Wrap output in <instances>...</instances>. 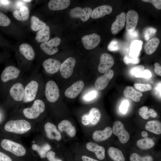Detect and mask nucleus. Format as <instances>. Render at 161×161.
<instances>
[{
  "mask_svg": "<svg viewBox=\"0 0 161 161\" xmlns=\"http://www.w3.org/2000/svg\"><path fill=\"white\" fill-rule=\"evenodd\" d=\"M31 125L28 121L24 120H10L6 123L4 129L7 131L22 134L30 129Z\"/></svg>",
  "mask_w": 161,
  "mask_h": 161,
  "instance_id": "1",
  "label": "nucleus"
},
{
  "mask_svg": "<svg viewBox=\"0 0 161 161\" xmlns=\"http://www.w3.org/2000/svg\"><path fill=\"white\" fill-rule=\"evenodd\" d=\"M1 145L5 150L18 157L23 156L26 153L25 148L22 145L9 139L3 140Z\"/></svg>",
  "mask_w": 161,
  "mask_h": 161,
  "instance_id": "2",
  "label": "nucleus"
},
{
  "mask_svg": "<svg viewBox=\"0 0 161 161\" xmlns=\"http://www.w3.org/2000/svg\"><path fill=\"white\" fill-rule=\"evenodd\" d=\"M44 103L41 100L37 99L34 102L32 106L30 108H26L23 110L25 116L29 119H34L38 117L45 109Z\"/></svg>",
  "mask_w": 161,
  "mask_h": 161,
  "instance_id": "3",
  "label": "nucleus"
},
{
  "mask_svg": "<svg viewBox=\"0 0 161 161\" xmlns=\"http://www.w3.org/2000/svg\"><path fill=\"white\" fill-rule=\"evenodd\" d=\"M101 113L97 108H92L87 114H83L81 117L82 123L85 126H94L100 121Z\"/></svg>",
  "mask_w": 161,
  "mask_h": 161,
  "instance_id": "4",
  "label": "nucleus"
},
{
  "mask_svg": "<svg viewBox=\"0 0 161 161\" xmlns=\"http://www.w3.org/2000/svg\"><path fill=\"white\" fill-rule=\"evenodd\" d=\"M45 95L47 99L50 102H55L58 99L59 97V89L54 81L51 80L47 83Z\"/></svg>",
  "mask_w": 161,
  "mask_h": 161,
  "instance_id": "5",
  "label": "nucleus"
},
{
  "mask_svg": "<svg viewBox=\"0 0 161 161\" xmlns=\"http://www.w3.org/2000/svg\"><path fill=\"white\" fill-rule=\"evenodd\" d=\"M112 132L117 136L120 142L124 144L127 143L130 138L129 133L125 129L123 124L120 121H115L113 123Z\"/></svg>",
  "mask_w": 161,
  "mask_h": 161,
  "instance_id": "6",
  "label": "nucleus"
},
{
  "mask_svg": "<svg viewBox=\"0 0 161 161\" xmlns=\"http://www.w3.org/2000/svg\"><path fill=\"white\" fill-rule=\"evenodd\" d=\"M61 41L60 38L55 37L41 43L40 47L41 49L47 54L53 55L58 51L57 47L60 44Z\"/></svg>",
  "mask_w": 161,
  "mask_h": 161,
  "instance_id": "7",
  "label": "nucleus"
},
{
  "mask_svg": "<svg viewBox=\"0 0 161 161\" xmlns=\"http://www.w3.org/2000/svg\"><path fill=\"white\" fill-rule=\"evenodd\" d=\"M76 64L75 59L69 57L61 64L60 71L61 76L65 79L69 78L72 75Z\"/></svg>",
  "mask_w": 161,
  "mask_h": 161,
  "instance_id": "8",
  "label": "nucleus"
},
{
  "mask_svg": "<svg viewBox=\"0 0 161 161\" xmlns=\"http://www.w3.org/2000/svg\"><path fill=\"white\" fill-rule=\"evenodd\" d=\"M38 84L35 80H32L24 88V96L23 99L24 102H28L34 100L38 91Z\"/></svg>",
  "mask_w": 161,
  "mask_h": 161,
  "instance_id": "9",
  "label": "nucleus"
},
{
  "mask_svg": "<svg viewBox=\"0 0 161 161\" xmlns=\"http://www.w3.org/2000/svg\"><path fill=\"white\" fill-rule=\"evenodd\" d=\"M92 11V9L90 7L82 8L77 7L71 9L69 14L72 18H79L83 21H86L89 18Z\"/></svg>",
  "mask_w": 161,
  "mask_h": 161,
  "instance_id": "10",
  "label": "nucleus"
},
{
  "mask_svg": "<svg viewBox=\"0 0 161 161\" xmlns=\"http://www.w3.org/2000/svg\"><path fill=\"white\" fill-rule=\"evenodd\" d=\"M100 36L95 33L83 36L81 39L83 45L87 50L92 49L97 47L100 43Z\"/></svg>",
  "mask_w": 161,
  "mask_h": 161,
  "instance_id": "11",
  "label": "nucleus"
},
{
  "mask_svg": "<svg viewBox=\"0 0 161 161\" xmlns=\"http://www.w3.org/2000/svg\"><path fill=\"white\" fill-rule=\"evenodd\" d=\"M112 56L109 54L104 53L101 55L98 70L101 73H105L109 70L114 64Z\"/></svg>",
  "mask_w": 161,
  "mask_h": 161,
  "instance_id": "12",
  "label": "nucleus"
},
{
  "mask_svg": "<svg viewBox=\"0 0 161 161\" xmlns=\"http://www.w3.org/2000/svg\"><path fill=\"white\" fill-rule=\"evenodd\" d=\"M114 75L113 71L110 69L96 80L95 86L96 88L99 90H103L107 86L110 80Z\"/></svg>",
  "mask_w": 161,
  "mask_h": 161,
  "instance_id": "13",
  "label": "nucleus"
},
{
  "mask_svg": "<svg viewBox=\"0 0 161 161\" xmlns=\"http://www.w3.org/2000/svg\"><path fill=\"white\" fill-rule=\"evenodd\" d=\"M84 86V83L83 81L78 80L65 90L64 95L68 98H75L80 93Z\"/></svg>",
  "mask_w": 161,
  "mask_h": 161,
  "instance_id": "14",
  "label": "nucleus"
},
{
  "mask_svg": "<svg viewBox=\"0 0 161 161\" xmlns=\"http://www.w3.org/2000/svg\"><path fill=\"white\" fill-rule=\"evenodd\" d=\"M138 19V14L136 11L130 10L127 12L126 15V29L128 32H131L135 30Z\"/></svg>",
  "mask_w": 161,
  "mask_h": 161,
  "instance_id": "15",
  "label": "nucleus"
},
{
  "mask_svg": "<svg viewBox=\"0 0 161 161\" xmlns=\"http://www.w3.org/2000/svg\"><path fill=\"white\" fill-rule=\"evenodd\" d=\"M20 72V70L14 66H7L2 72L1 80L3 82H5L15 79L18 76Z\"/></svg>",
  "mask_w": 161,
  "mask_h": 161,
  "instance_id": "16",
  "label": "nucleus"
},
{
  "mask_svg": "<svg viewBox=\"0 0 161 161\" xmlns=\"http://www.w3.org/2000/svg\"><path fill=\"white\" fill-rule=\"evenodd\" d=\"M61 63L56 59L49 58L45 60L43 66L47 73L54 74L57 72L60 69Z\"/></svg>",
  "mask_w": 161,
  "mask_h": 161,
  "instance_id": "17",
  "label": "nucleus"
},
{
  "mask_svg": "<svg viewBox=\"0 0 161 161\" xmlns=\"http://www.w3.org/2000/svg\"><path fill=\"white\" fill-rule=\"evenodd\" d=\"M44 130L47 137L49 139L60 140L62 138L59 131L56 126L50 122H47L44 126Z\"/></svg>",
  "mask_w": 161,
  "mask_h": 161,
  "instance_id": "18",
  "label": "nucleus"
},
{
  "mask_svg": "<svg viewBox=\"0 0 161 161\" xmlns=\"http://www.w3.org/2000/svg\"><path fill=\"white\" fill-rule=\"evenodd\" d=\"M125 13L122 12L116 17L115 20L112 24L111 31L113 35H116L124 27L126 21Z\"/></svg>",
  "mask_w": 161,
  "mask_h": 161,
  "instance_id": "19",
  "label": "nucleus"
},
{
  "mask_svg": "<svg viewBox=\"0 0 161 161\" xmlns=\"http://www.w3.org/2000/svg\"><path fill=\"white\" fill-rule=\"evenodd\" d=\"M24 88L21 83H18L14 84L11 88L10 93L13 99L17 101H21L23 98Z\"/></svg>",
  "mask_w": 161,
  "mask_h": 161,
  "instance_id": "20",
  "label": "nucleus"
},
{
  "mask_svg": "<svg viewBox=\"0 0 161 161\" xmlns=\"http://www.w3.org/2000/svg\"><path fill=\"white\" fill-rule=\"evenodd\" d=\"M112 128L108 126L103 130L95 131L92 134V138L96 142H101L108 139L112 135Z\"/></svg>",
  "mask_w": 161,
  "mask_h": 161,
  "instance_id": "21",
  "label": "nucleus"
},
{
  "mask_svg": "<svg viewBox=\"0 0 161 161\" xmlns=\"http://www.w3.org/2000/svg\"><path fill=\"white\" fill-rule=\"evenodd\" d=\"M58 129L60 132L65 131L71 137H74L76 134L75 127L69 121L67 120L61 121L58 125Z\"/></svg>",
  "mask_w": 161,
  "mask_h": 161,
  "instance_id": "22",
  "label": "nucleus"
},
{
  "mask_svg": "<svg viewBox=\"0 0 161 161\" xmlns=\"http://www.w3.org/2000/svg\"><path fill=\"white\" fill-rule=\"evenodd\" d=\"M112 11V7L109 5H105L98 6L92 11L91 17L93 19L100 18L110 14Z\"/></svg>",
  "mask_w": 161,
  "mask_h": 161,
  "instance_id": "23",
  "label": "nucleus"
},
{
  "mask_svg": "<svg viewBox=\"0 0 161 161\" xmlns=\"http://www.w3.org/2000/svg\"><path fill=\"white\" fill-rule=\"evenodd\" d=\"M86 147L89 151L94 152L98 159L103 160L104 159L105 149L103 146L94 142H89L86 144Z\"/></svg>",
  "mask_w": 161,
  "mask_h": 161,
  "instance_id": "24",
  "label": "nucleus"
},
{
  "mask_svg": "<svg viewBox=\"0 0 161 161\" xmlns=\"http://www.w3.org/2000/svg\"><path fill=\"white\" fill-rule=\"evenodd\" d=\"M69 0H51L48 3V6L52 10H58L64 9L69 6Z\"/></svg>",
  "mask_w": 161,
  "mask_h": 161,
  "instance_id": "25",
  "label": "nucleus"
},
{
  "mask_svg": "<svg viewBox=\"0 0 161 161\" xmlns=\"http://www.w3.org/2000/svg\"><path fill=\"white\" fill-rule=\"evenodd\" d=\"M123 94L126 97L130 98L135 102H139L140 100V97L143 96V94L141 92L136 90L130 86L125 88Z\"/></svg>",
  "mask_w": 161,
  "mask_h": 161,
  "instance_id": "26",
  "label": "nucleus"
},
{
  "mask_svg": "<svg viewBox=\"0 0 161 161\" xmlns=\"http://www.w3.org/2000/svg\"><path fill=\"white\" fill-rule=\"evenodd\" d=\"M19 50L21 54L27 60H32L35 56L34 51L32 47L27 43L20 45Z\"/></svg>",
  "mask_w": 161,
  "mask_h": 161,
  "instance_id": "27",
  "label": "nucleus"
},
{
  "mask_svg": "<svg viewBox=\"0 0 161 161\" xmlns=\"http://www.w3.org/2000/svg\"><path fill=\"white\" fill-rule=\"evenodd\" d=\"M159 39L156 37L150 40L144 46L146 53L149 55L153 54L156 50L160 43Z\"/></svg>",
  "mask_w": 161,
  "mask_h": 161,
  "instance_id": "28",
  "label": "nucleus"
},
{
  "mask_svg": "<svg viewBox=\"0 0 161 161\" xmlns=\"http://www.w3.org/2000/svg\"><path fill=\"white\" fill-rule=\"evenodd\" d=\"M50 37V28L46 25L37 32L35 39L38 43L44 42L49 40Z\"/></svg>",
  "mask_w": 161,
  "mask_h": 161,
  "instance_id": "29",
  "label": "nucleus"
},
{
  "mask_svg": "<svg viewBox=\"0 0 161 161\" xmlns=\"http://www.w3.org/2000/svg\"><path fill=\"white\" fill-rule=\"evenodd\" d=\"M145 129L147 131L155 134L159 135L161 134V123L157 120H150L146 123Z\"/></svg>",
  "mask_w": 161,
  "mask_h": 161,
  "instance_id": "30",
  "label": "nucleus"
},
{
  "mask_svg": "<svg viewBox=\"0 0 161 161\" xmlns=\"http://www.w3.org/2000/svg\"><path fill=\"white\" fill-rule=\"evenodd\" d=\"M143 44L141 40H136L133 41L130 45L129 56L132 57H138Z\"/></svg>",
  "mask_w": 161,
  "mask_h": 161,
  "instance_id": "31",
  "label": "nucleus"
},
{
  "mask_svg": "<svg viewBox=\"0 0 161 161\" xmlns=\"http://www.w3.org/2000/svg\"><path fill=\"white\" fill-rule=\"evenodd\" d=\"M108 154L114 161H125V158L122 152L118 149L113 147L109 148Z\"/></svg>",
  "mask_w": 161,
  "mask_h": 161,
  "instance_id": "32",
  "label": "nucleus"
},
{
  "mask_svg": "<svg viewBox=\"0 0 161 161\" xmlns=\"http://www.w3.org/2000/svg\"><path fill=\"white\" fill-rule=\"evenodd\" d=\"M136 144L140 148L146 149L153 147L155 145V142L152 139L147 137L138 140Z\"/></svg>",
  "mask_w": 161,
  "mask_h": 161,
  "instance_id": "33",
  "label": "nucleus"
},
{
  "mask_svg": "<svg viewBox=\"0 0 161 161\" xmlns=\"http://www.w3.org/2000/svg\"><path fill=\"white\" fill-rule=\"evenodd\" d=\"M33 150L37 151L41 158L46 157V153L51 149V147L48 143H46L41 146H39L36 144H33L32 146Z\"/></svg>",
  "mask_w": 161,
  "mask_h": 161,
  "instance_id": "34",
  "label": "nucleus"
},
{
  "mask_svg": "<svg viewBox=\"0 0 161 161\" xmlns=\"http://www.w3.org/2000/svg\"><path fill=\"white\" fill-rule=\"evenodd\" d=\"M46 23L35 16H32L31 18V28L34 31H37L45 27Z\"/></svg>",
  "mask_w": 161,
  "mask_h": 161,
  "instance_id": "35",
  "label": "nucleus"
},
{
  "mask_svg": "<svg viewBox=\"0 0 161 161\" xmlns=\"http://www.w3.org/2000/svg\"><path fill=\"white\" fill-rule=\"evenodd\" d=\"M130 161H153L152 157L150 155L141 157L136 153L132 154L130 157Z\"/></svg>",
  "mask_w": 161,
  "mask_h": 161,
  "instance_id": "36",
  "label": "nucleus"
},
{
  "mask_svg": "<svg viewBox=\"0 0 161 161\" xmlns=\"http://www.w3.org/2000/svg\"><path fill=\"white\" fill-rule=\"evenodd\" d=\"M157 31V29L153 27H149L145 30L144 32V37L145 40L148 41L154 36Z\"/></svg>",
  "mask_w": 161,
  "mask_h": 161,
  "instance_id": "37",
  "label": "nucleus"
},
{
  "mask_svg": "<svg viewBox=\"0 0 161 161\" xmlns=\"http://www.w3.org/2000/svg\"><path fill=\"white\" fill-rule=\"evenodd\" d=\"M134 86L135 89L141 92L151 90L152 89V86L149 84L135 83Z\"/></svg>",
  "mask_w": 161,
  "mask_h": 161,
  "instance_id": "38",
  "label": "nucleus"
},
{
  "mask_svg": "<svg viewBox=\"0 0 161 161\" xmlns=\"http://www.w3.org/2000/svg\"><path fill=\"white\" fill-rule=\"evenodd\" d=\"M11 22L9 18L5 14L0 12V26L7 27Z\"/></svg>",
  "mask_w": 161,
  "mask_h": 161,
  "instance_id": "39",
  "label": "nucleus"
},
{
  "mask_svg": "<svg viewBox=\"0 0 161 161\" xmlns=\"http://www.w3.org/2000/svg\"><path fill=\"white\" fill-rule=\"evenodd\" d=\"M22 18L24 21H26L29 18V10L26 6H22L20 7V11Z\"/></svg>",
  "mask_w": 161,
  "mask_h": 161,
  "instance_id": "40",
  "label": "nucleus"
},
{
  "mask_svg": "<svg viewBox=\"0 0 161 161\" xmlns=\"http://www.w3.org/2000/svg\"><path fill=\"white\" fill-rule=\"evenodd\" d=\"M148 108L147 106H143L140 108L138 110L139 115L143 119L147 120L149 117L148 113Z\"/></svg>",
  "mask_w": 161,
  "mask_h": 161,
  "instance_id": "41",
  "label": "nucleus"
},
{
  "mask_svg": "<svg viewBox=\"0 0 161 161\" xmlns=\"http://www.w3.org/2000/svg\"><path fill=\"white\" fill-rule=\"evenodd\" d=\"M124 62L126 64H137L140 61V59L138 57H132L128 55H126L124 58Z\"/></svg>",
  "mask_w": 161,
  "mask_h": 161,
  "instance_id": "42",
  "label": "nucleus"
},
{
  "mask_svg": "<svg viewBox=\"0 0 161 161\" xmlns=\"http://www.w3.org/2000/svg\"><path fill=\"white\" fill-rule=\"evenodd\" d=\"M134 76L137 78H148L151 77L152 74L149 70L146 69L144 70L141 72L135 75Z\"/></svg>",
  "mask_w": 161,
  "mask_h": 161,
  "instance_id": "43",
  "label": "nucleus"
},
{
  "mask_svg": "<svg viewBox=\"0 0 161 161\" xmlns=\"http://www.w3.org/2000/svg\"><path fill=\"white\" fill-rule=\"evenodd\" d=\"M108 49L111 51H115L119 49L118 42L116 40L111 41L108 47Z\"/></svg>",
  "mask_w": 161,
  "mask_h": 161,
  "instance_id": "44",
  "label": "nucleus"
},
{
  "mask_svg": "<svg viewBox=\"0 0 161 161\" xmlns=\"http://www.w3.org/2000/svg\"><path fill=\"white\" fill-rule=\"evenodd\" d=\"M145 69L144 66L143 65L137 66L131 70V73L132 75L135 76V75L143 71Z\"/></svg>",
  "mask_w": 161,
  "mask_h": 161,
  "instance_id": "45",
  "label": "nucleus"
},
{
  "mask_svg": "<svg viewBox=\"0 0 161 161\" xmlns=\"http://www.w3.org/2000/svg\"><path fill=\"white\" fill-rule=\"evenodd\" d=\"M143 2L151 3L158 10L161 9V0H143Z\"/></svg>",
  "mask_w": 161,
  "mask_h": 161,
  "instance_id": "46",
  "label": "nucleus"
},
{
  "mask_svg": "<svg viewBox=\"0 0 161 161\" xmlns=\"http://www.w3.org/2000/svg\"><path fill=\"white\" fill-rule=\"evenodd\" d=\"M129 106V102L127 100H125L121 103L120 107V112L123 113H125L127 111Z\"/></svg>",
  "mask_w": 161,
  "mask_h": 161,
  "instance_id": "47",
  "label": "nucleus"
},
{
  "mask_svg": "<svg viewBox=\"0 0 161 161\" xmlns=\"http://www.w3.org/2000/svg\"><path fill=\"white\" fill-rule=\"evenodd\" d=\"M55 153L52 151H50L47 153L46 156L49 161H62L61 159L55 158Z\"/></svg>",
  "mask_w": 161,
  "mask_h": 161,
  "instance_id": "48",
  "label": "nucleus"
},
{
  "mask_svg": "<svg viewBox=\"0 0 161 161\" xmlns=\"http://www.w3.org/2000/svg\"><path fill=\"white\" fill-rule=\"evenodd\" d=\"M96 95V92L95 91H93L84 95L83 98L86 100L90 101L95 98Z\"/></svg>",
  "mask_w": 161,
  "mask_h": 161,
  "instance_id": "49",
  "label": "nucleus"
},
{
  "mask_svg": "<svg viewBox=\"0 0 161 161\" xmlns=\"http://www.w3.org/2000/svg\"><path fill=\"white\" fill-rule=\"evenodd\" d=\"M0 161H13L7 154L0 151Z\"/></svg>",
  "mask_w": 161,
  "mask_h": 161,
  "instance_id": "50",
  "label": "nucleus"
},
{
  "mask_svg": "<svg viewBox=\"0 0 161 161\" xmlns=\"http://www.w3.org/2000/svg\"><path fill=\"white\" fill-rule=\"evenodd\" d=\"M155 67L154 71L158 75L161 76V66L159 64L156 63L154 64Z\"/></svg>",
  "mask_w": 161,
  "mask_h": 161,
  "instance_id": "51",
  "label": "nucleus"
},
{
  "mask_svg": "<svg viewBox=\"0 0 161 161\" xmlns=\"http://www.w3.org/2000/svg\"><path fill=\"white\" fill-rule=\"evenodd\" d=\"M13 15L14 17L17 20L22 21H23L19 11L17 10L14 11Z\"/></svg>",
  "mask_w": 161,
  "mask_h": 161,
  "instance_id": "52",
  "label": "nucleus"
},
{
  "mask_svg": "<svg viewBox=\"0 0 161 161\" xmlns=\"http://www.w3.org/2000/svg\"><path fill=\"white\" fill-rule=\"evenodd\" d=\"M138 35V31L135 30L131 32H129L127 33L128 37L130 39L137 37Z\"/></svg>",
  "mask_w": 161,
  "mask_h": 161,
  "instance_id": "53",
  "label": "nucleus"
},
{
  "mask_svg": "<svg viewBox=\"0 0 161 161\" xmlns=\"http://www.w3.org/2000/svg\"><path fill=\"white\" fill-rule=\"evenodd\" d=\"M149 116L153 117H155L157 116V113L153 109H151L148 111Z\"/></svg>",
  "mask_w": 161,
  "mask_h": 161,
  "instance_id": "54",
  "label": "nucleus"
},
{
  "mask_svg": "<svg viewBox=\"0 0 161 161\" xmlns=\"http://www.w3.org/2000/svg\"><path fill=\"white\" fill-rule=\"evenodd\" d=\"M82 159L83 161H99L85 155L82 156Z\"/></svg>",
  "mask_w": 161,
  "mask_h": 161,
  "instance_id": "55",
  "label": "nucleus"
},
{
  "mask_svg": "<svg viewBox=\"0 0 161 161\" xmlns=\"http://www.w3.org/2000/svg\"><path fill=\"white\" fill-rule=\"evenodd\" d=\"M141 135L142 137L144 138L147 137L148 136V134L146 131H143L141 132Z\"/></svg>",
  "mask_w": 161,
  "mask_h": 161,
  "instance_id": "56",
  "label": "nucleus"
},
{
  "mask_svg": "<svg viewBox=\"0 0 161 161\" xmlns=\"http://www.w3.org/2000/svg\"><path fill=\"white\" fill-rule=\"evenodd\" d=\"M0 2L3 4L4 5H8L9 4V1L7 0H0Z\"/></svg>",
  "mask_w": 161,
  "mask_h": 161,
  "instance_id": "57",
  "label": "nucleus"
},
{
  "mask_svg": "<svg viewBox=\"0 0 161 161\" xmlns=\"http://www.w3.org/2000/svg\"><path fill=\"white\" fill-rule=\"evenodd\" d=\"M21 5H22V3L20 1L18 2L17 5L19 7Z\"/></svg>",
  "mask_w": 161,
  "mask_h": 161,
  "instance_id": "58",
  "label": "nucleus"
},
{
  "mask_svg": "<svg viewBox=\"0 0 161 161\" xmlns=\"http://www.w3.org/2000/svg\"><path fill=\"white\" fill-rule=\"evenodd\" d=\"M32 1L31 0H23V1H24L26 2H30Z\"/></svg>",
  "mask_w": 161,
  "mask_h": 161,
  "instance_id": "59",
  "label": "nucleus"
},
{
  "mask_svg": "<svg viewBox=\"0 0 161 161\" xmlns=\"http://www.w3.org/2000/svg\"><path fill=\"white\" fill-rule=\"evenodd\" d=\"M1 3L0 2V7H1Z\"/></svg>",
  "mask_w": 161,
  "mask_h": 161,
  "instance_id": "60",
  "label": "nucleus"
}]
</instances>
